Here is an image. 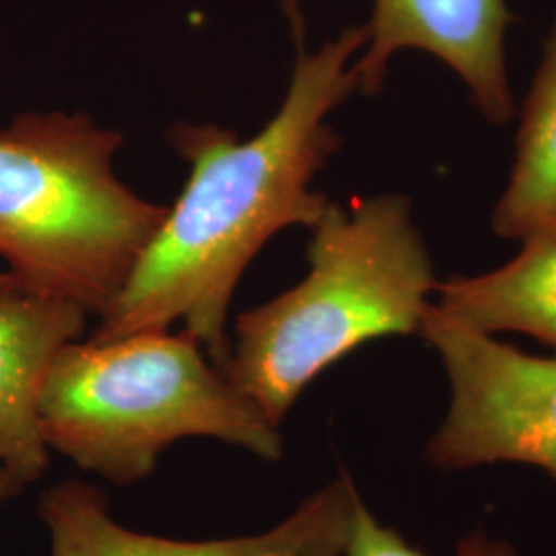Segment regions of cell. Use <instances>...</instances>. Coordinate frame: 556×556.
Listing matches in <instances>:
<instances>
[{
    "label": "cell",
    "mask_w": 556,
    "mask_h": 556,
    "mask_svg": "<svg viewBox=\"0 0 556 556\" xmlns=\"http://www.w3.org/2000/svg\"><path fill=\"white\" fill-rule=\"evenodd\" d=\"M507 0H376L369 40L353 64L358 91L378 93L400 50H425L466 83L482 116L503 126L516 114L505 64Z\"/></svg>",
    "instance_id": "cell-7"
},
{
    "label": "cell",
    "mask_w": 556,
    "mask_h": 556,
    "mask_svg": "<svg viewBox=\"0 0 556 556\" xmlns=\"http://www.w3.org/2000/svg\"><path fill=\"white\" fill-rule=\"evenodd\" d=\"M298 62L277 116L256 137L238 140L215 124H176L169 142L190 165L178 202L140 254L118 295L100 316L93 340H112L184 321L219 369L229 357V303L262 245L285 227L312 229L330 202L312 181L338 149L328 116L358 89L353 56L367 25L307 52L298 4Z\"/></svg>",
    "instance_id": "cell-1"
},
{
    "label": "cell",
    "mask_w": 556,
    "mask_h": 556,
    "mask_svg": "<svg viewBox=\"0 0 556 556\" xmlns=\"http://www.w3.org/2000/svg\"><path fill=\"white\" fill-rule=\"evenodd\" d=\"M122 137L87 114L29 112L0 128V260L27 291L101 316L169 206L114 172Z\"/></svg>",
    "instance_id": "cell-4"
},
{
    "label": "cell",
    "mask_w": 556,
    "mask_h": 556,
    "mask_svg": "<svg viewBox=\"0 0 556 556\" xmlns=\"http://www.w3.org/2000/svg\"><path fill=\"white\" fill-rule=\"evenodd\" d=\"M358 501L353 478L342 475L275 528L217 540L132 532L112 517L105 495L83 480H64L48 489L38 514L50 532V556H342Z\"/></svg>",
    "instance_id": "cell-6"
},
{
    "label": "cell",
    "mask_w": 556,
    "mask_h": 556,
    "mask_svg": "<svg viewBox=\"0 0 556 556\" xmlns=\"http://www.w3.org/2000/svg\"><path fill=\"white\" fill-rule=\"evenodd\" d=\"M17 280L11 277L9 273H0V291H4V289H9V287H13Z\"/></svg>",
    "instance_id": "cell-13"
},
{
    "label": "cell",
    "mask_w": 556,
    "mask_h": 556,
    "mask_svg": "<svg viewBox=\"0 0 556 556\" xmlns=\"http://www.w3.org/2000/svg\"><path fill=\"white\" fill-rule=\"evenodd\" d=\"M556 223V20L521 112L514 172L495 206L498 238L526 239Z\"/></svg>",
    "instance_id": "cell-10"
},
{
    "label": "cell",
    "mask_w": 556,
    "mask_h": 556,
    "mask_svg": "<svg viewBox=\"0 0 556 556\" xmlns=\"http://www.w3.org/2000/svg\"><path fill=\"white\" fill-rule=\"evenodd\" d=\"M40 431L50 452L118 486L149 477L181 439H219L268 462L282 456L278 427L194 338L167 330L66 344L41 392Z\"/></svg>",
    "instance_id": "cell-3"
},
{
    "label": "cell",
    "mask_w": 556,
    "mask_h": 556,
    "mask_svg": "<svg viewBox=\"0 0 556 556\" xmlns=\"http://www.w3.org/2000/svg\"><path fill=\"white\" fill-rule=\"evenodd\" d=\"M493 273L438 282L441 316L480 332H521L556 349V223L534 231Z\"/></svg>",
    "instance_id": "cell-9"
},
{
    "label": "cell",
    "mask_w": 556,
    "mask_h": 556,
    "mask_svg": "<svg viewBox=\"0 0 556 556\" xmlns=\"http://www.w3.org/2000/svg\"><path fill=\"white\" fill-rule=\"evenodd\" d=\"M342 556H427L415 548L397 530L383 526L374 516L363 498L358 501L353 528ZM457 556H517L516 551L501 540H493L484 532H475L462 540Z\"/></svg>",
    "instance_id": "cell-11"
},
{
    "label": "cell",
    "mask_w": 556,
    "mask_h": 556,
    "mask_svg": "<svg viewBox=\"0 0 556 556\" xmlns=\"http://www.w3.org/2000/svg\"><path fill=\"white\" fill-rule=\"evenodd\" d=\"M87 316L77 303L20 282L0 291V468L21 491L50 466L41 392L60 351L83 337Z\"/></svg>",
    "instance_id": "cell-8"
},
{
    "label": "cell",
    "mask_w": 556,
    "mask_h": 556,
    "mask_svg": "<svg viewBox=\"0 0 556 556\" xmlns=\"http://www.w3.org/2000/svg\"><path fill=\"white\" fill-rule=\"evenodd\" d=\"M309 273L243 312L220 374L278 427L303 390L365 342L420 332L438 289L410 200L328 206L309 229Z\"/></svg>",
    "instance_id": "cell-2"
},
{
    "label": "cell",
    "mask_w": 556,
    "mask_h": 556,
    "mask_svg": "<svg viewBox=\"0 0 556 556\" xmlns=\"http://www.w3.org/2000/svg\"><path fill=\"white\" fill-rule=\"evenodd\" d=\"M420 334L450 379V410L429 441L439 470L517 462L556 482V357H534L427 309Z\"/></svg>",
    "instance_id": "cell-5"
},
{
    "label": "cell",
    "mask_w": 556,
    "mask_h": 556,
    "mask_svg": "<svg viewBox=\"0 0 556 556\" xmlns=\"http://www.w3.org/2000/svg\"><path fill=\"white\" fill-rule=\"evenodd\" d=\"M20 493L21 489L17 486V482L0 468V505H2L7 498L15 497V495H20Z\"/></svg>",
    "instance_id": "cell-12"
}]
</instances>
